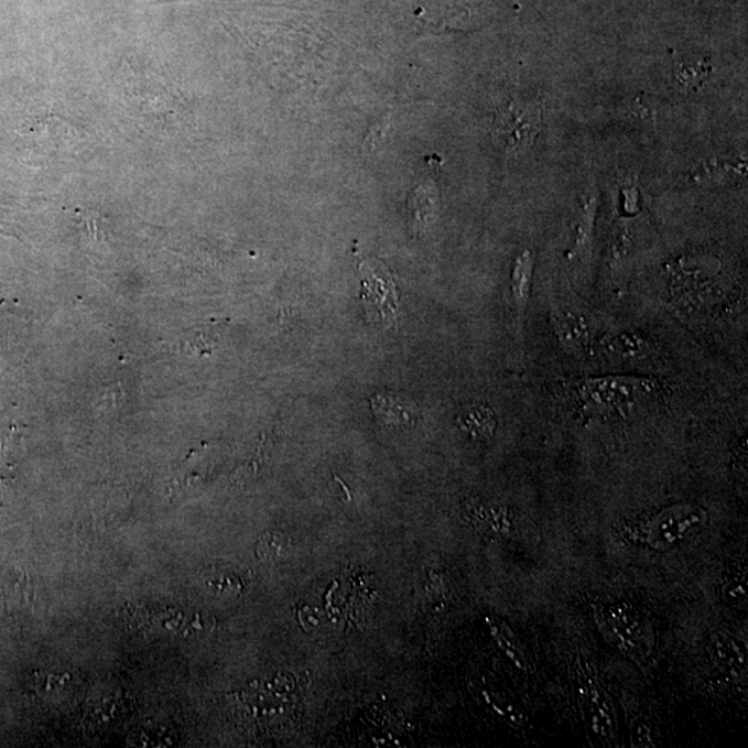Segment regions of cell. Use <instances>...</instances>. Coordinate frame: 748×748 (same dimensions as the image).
<instances>
[{
	"label": "cell",
	"instance_id": "obj_1",
	"mask_svg": "<svg viewBox=\"0 0 748 748\" xmlns=\"http://www.w3.org/2000/svg\"><path fill=\"white\" fill-rule=\"evenodd\" d=\"M592 616L603 638L642 670L654 663L655 633L651 622L626 603H596Z\"/></svg>",
	"mask_w": 748,
	"mask_h": 748
},
{
	"label": "cell",
	"instance_id": "obj_2",
	"mask_svg": "<svg viewBox=\"0 0 748 748\" xmlns=\"http://www.w3.org/2000/svg\"><path fill=\"white\" fill-rule=\"evenodd\" d=\"M707 523L708 513L703 506L681 502L650 516L631 535L635 542L654 551H670L692 540Z\"/></svg>",
	"mask_w": 748,
	"mask_h": 748
},
{
	"label": "cell",
	"instance_id": "obj_3",
	"mask_svg": "<svg viewBox=\"0 0 748 748\" xmlns=\"http://www.w3.org/2000/svg\"><path fill=\"white\" fill-rule=\"evenodd\" d=\"M581 715L586 729L605 745H613L618 737L615 703L589 659L579 655L575 663Z\"/></svg>",
	"mask_w": 748,
	"mask_h": 748
},
{
	"label": "cell",
	"instance_id": "obj_4",
	"mask_svg": "<svg viewBox=\"0 0 748 748\" xmlns=\"http://www.w3.org/2000/svg\"><path fill=\"white\" fill-rule=\"evenodd\" d=\"M542 128V106L535 99L516 98L500 107L492 122L495 147L509 158H520L534 147Z\"/></svg>",
	"mask_w": 748,
	"mask_h": 748
},
{
	"label": "cell",
	"instance_id": "obj_5",
	"mask_svg": "<svg viewBox=\"0 0 748 748\" xmlns=\"http://www.w3.org/2000/svg\"><path fill=\"white\" fill-rule=\"evenodd\" d=\"M658 389L654 380L633 376H606L586 379L578 386V394L586 406L615 409L632 405Z\"/></svg>",
	"mask_w": 748,
	"mask_h": 748
},
{
	"label": "cell",
	"instance_id": "obj_6",
	"mask_svg": "<svg viewBox=\"0 0 748 748\" xmlns=\"http://www.w3.org/2000/svg\"><path fill=\"white\" fill-rule=\"evenodd\" d=\"M709 663L720 676L730 681L747 675V646L745 640L729 632H717L708 644Z\"/></svg>",
	"mask_w": 748,
	"mask_h": 748
},
{
	"label": "cell",
	"instance_id": "obj_7",
	"mask_svg": "<svg viewBox=\"0 0 748 748\" xmlns=\"http://www.w3.org/2000/svg\"><path fill=\"white\" fill-rule=\"evenodd\" d=\"M362 282L366 288L365 297L373 301L376 310L386 317L383 305L394 316L395 312V286L387 268L379 261L366 260L359 263Z\"/></svg>",
	"mask_w": 748,
	"mask_h": 748
},
{
	"label": "cell",
	"instance_id": "obj_8",
	"mask_svg": "<svg viewBox=\"0 0 748 748\" xmlns=\"http://www.w3.org/2000/svg\"><path fill=\"white\" fill-rule=\"evenodd\" d=\"M747 174V164L742 159H708L693 171L692 180L698 185H726L741 180Z\"/></svg>",
	"mask_w": 748,
	"mask_h": 748
},
{
	"label": "cell",
	"instance_id": "obj_9",
	"mask_svg": "<svg viewBox=\"0 0 748 748\" xmlns=\"http://www.w3.org/2000/svg\"><path fill=\"white\" fill-rule=\"evenodd\" d=\"M553 329L564 347L578 349L589 342V326L583 315L572 310H557L552 316Z\"/></svg>",
	"mask_w": 748,
	"mask_h": 748
},
{
	"label": "cell",
	"instance_id": "obj_10",
	"mask_svg": "<svg viewBox=\"0 0 748 748\" xmlns=\"http://www.w3.org/2000/svg\"><path fill=\"white\" fill-rule=\"evenodd\" d=\"M709 61H683L674 69L676 88L682 91H697L707 85L712 77Z\"/></svg>",
	"mask_w": 748,
	"mask_h": 748
},
{
	"label": "cell",
	"instance_id": "obj_11",
	"mask_svg": "<svg viewBox=\"0 0 748 748\" xmlns=\"http://www.w3.org/2000/svg\"><path fill=\"white\" fill-rule=\"evenodd\" d=\"M497 424L491 409L483 405L467 408L459 416V426L473 438L492 437Z\"/></svg>",
	"mask_w": 748,
	"mask_h": 748
},
{
	"label": "cell",
	"instance_id": "obj_12",
	"mask_svg": "<svg viewBox=\"0 0 748 748\" xmlns=\"http://www.w3.org/2000/svg\"><path fill=\"white\" fill-rule=\"evenodd\" d=\"M532 273H534V258L530 251H524L516 260L513 268V295L516 304L519 308H524L527 301H529L532 283Z\"/></svg>",
	"mask_w": 748,
	"mask_h": 748
},
{
	"label": "cell",
	"instance_id": "obj_13",
	"mask_svg": "<svg viewBox=\"0 0 748 748\" xmlns=\"http://www.w3.org/2000/svg\"><path fill=\"white\" fill-rule=\"evenodd\" d=\"M476 514L484 527H487L494 534L510 536L518 531L514 514L509 509L488 506V508L478 509Z\"/></svg>",
	"mask_w": 748,
	"mask_h": 748
},
{
	"label": "cell",
	"instance_id": "obj_14",
	"mask_svg": "<svg viewBox=\"0 0 748 748\" xmlns=\"http://www.w3.org/2000/svg\"><path fill=\"white\" fill-rule=\"evenodd\" d=\"M495 638L498 639L500 648L503 649L506 655L511 660L516 666L521 671H531V660L527 655L524 646L511 629L508 627L492 626Z\"/></svg>",
	"mask_w": 748,
	"mask_h": 748
},
{
	"label": "cell",
	"instance_id": "obj_15",
	"mask_svg": "<svg viewBox=\"0 0 748 748\" xmlns=\"http://www.w3.org/2000/svg\"><path fill=\"white\" fill-rule=\"evenodd\" d=\"M607 351L624 359H639L648 354V343L633 333H621L609 338L606 343Z\"/></svg>",
	"mask_w": 748,
	"mask_h": 748
},
{
	"label": "cell",
	"instance_id": "obj_16",
	"mask_svg": "<svg viewBox=\"0 0 748 748\" xmlns=\"http://www.w3.org/2000/svg\"><path fill=\"white\" fill-rule=\"evenodd\" d=\"M723 597L729 606L742 607L747 603L746 568L731 570L723 583Z\"/></svg>",
	"mask_w": 748,
	"mask_h": 748
},
{
	"label": "cell",
	"instance_id": "obj_17",
	"mask_svg": "<svg viewBox=\"0 0 748 748\" xmlns=\"http://www.w3.org/2000/svg\"><path fill=\"white\" fill-rule=\"evenodd\" d=\"M406 403H402L398 398L391 395H378L373 402V411L378 413L381 422L387 424L406 423L409 420V409Z\"/></svg>",
	"mask_w": 748,
	"mask_h": 748
},
{
	"label": "cell",
	"instance_id": "obj_18",
	"mask_svg": "<svg viewBox=\"0 0 748 748\" xmlns=\"http://www.w3.org/2000/svg\"><path fill=\"white\" fill-rule=\"evenodd\" d=\"M595 202L589 200L585 204L583 220H581L577 230V246L586 247L590 243L592 223H594Z\"/></svg>",
	"mask_w": 748,
	"mask_h": 748
},
{
	"label": "cell",
	"instance_id": "obj_19",
	"mask_svg": "<svg viewBox=\"0 0 748 748\" xmlns=\"http://www.w3.org/2000/svg\"><path fill=\"white\" fill-rule=\"evenodd\" d=\"M631 741L633 747H653L654 740L648 725L638 723L631 729Z\"/></svg>",
	"mask_w": 748,
	"mask_h": 748
}]
</instances>
